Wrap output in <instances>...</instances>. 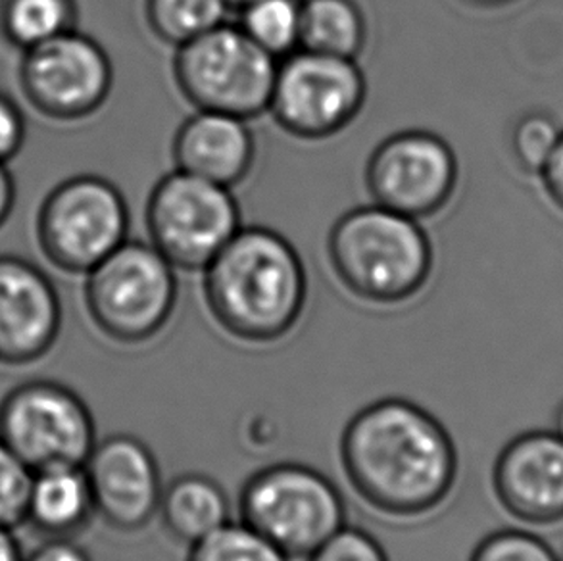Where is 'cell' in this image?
<instances>
[{
    "label": "cell",
    "instance_id": "12",
    "mask_svg": "<svg viewBox=\"0 0 563 561\" xmlns=\"http://www.w3.org/2000/svg\"><path fill=\"white\" fill-rule=\"evenodd\" d=\"M364 177L374 205L421 221L449 206L460 166L456 152L441 135L398 131L375 146Z\"/></svg>",
    "mask_w": 563,
    "mask_h": 561
},
{
    "label": "cell",
    "instance_id": "16",
    "mask_svg": "<svg viewBox=\"0 0 563 561\" xmlns=\"http://www.w3.org/2000/svg\"><path fill=\"white\" fill-rule=\"evenodd\" d=\"M172 156L176 169L233 189L251 175L256 138L249 120L197 110L176 131Z\"/></svg>",
    "mask_w": 563,
    "mask_h": 561
},
{
    "label": "cell",
    "instance_id": "25",
    "mask_svg": "<svg viewBox=\"0 0 563 561\" xmlns=\"http://www.w3.org/2000/svg\"><path fill=\"white\" fill-rule=\"evenodd\" d=\"M470 561H560V556L533 532L500 529L481 540Z\"/></svg>",
    "mask_w": 563,
    "mask_h": 561
},
{
    "label": "cell",
    "instance_id": "26",
    "mask_svg": "<svg viewBox=\"0 0 563 561\" xmlns=\"http://www.w3.org/2000/svg\"><path fill=\"white\" fill-rule=\"evenodd\" d=\"M33 471L0 440V527L25 524V506Z\"/></svg>",
    "mask_w": 563,
    "mask_h": 561
},
{
    "label": "cell",
    "instance_id": "3",
    "mask_svg": "<svg viewBox=\"0 0 563 561\" xmlns=\"http://www.w3.org/2000/svg\"><path fill=\"white\" fill-rule=\"evenodd\" d=\"M328 256L354 298L396 306L418 296L433 272V244L413 218L379 205L358 206L333 223Z\"/></svg>",
    "mask_w": 563,
    "mask_h": 561
},
{
    "label": "cell",
    "instance_id": "18",
    "mask_svg": "<svg viewBox=\"0 0 563 561\" xmlns=\"http://www.w3.org/2000/svg\"><path fill=\"white\" fill-rule=\"evenodd\" d=\"M158 516L169 539L190 547L231 521V504L216 479L184 473L164 486Z\"/></svg>",
    "mask_w": 563,
    "mask_h": 561
},
{
    "label": "cell",
    "instance_id": "22",
    "mask_svg": "<svg viewBox=\"0 0 563 561\" xmlns=\"http://www.w3.org/2000/svg\"><path fill=\"white\" fill-rule=\"evenodd\" d=\"M229 12L228 0H145L148 30L174 48L218 28Z\"/></svg>",
    "mask_w": 563,
    "mask_h": 561
},
{
    "label": "cell",
    "instance_id": "14",
    "mask_svg": "<svg viewBox=\"0 0 563 561\" xmlns=\"http://www.w3.org/2000/svg\"><path fill=\"white\" fill-rule=\"evenodd\" d=\"M62 331L53 279L30 260L0 256V362L30 365L45 358Z\"/></svg>",
    "mask_w": 563,
    "mask_h": 561
},
{
    "label": "cell",
    "instance_id": "30",
    "mask_svg": "<svg viewBox=\"0 0 563 561\" xmlns=\"http://www.w3.org/2000/svg\"><path fill=\"white\" fill-rule=\"evenodd\" d=\"M541 177L550 200L563 210V133L547 166L542 167Z\"/></svg>",
    "mask_w": 563,
    "mask_h": 561
},
{
    "label": "cell",
    "instance_id": "2",
    "mask_svg": "<svg viewBox=\"0 0 563 561\" xmlns=\"http://www.w3.org/2000/svg\"><path fill=\"white\" fill-rule=\"evenodd\" d=\"M202 274L208 310L236 341H282L305 314V262L289 239L274 229H239Z\"/></svg>",
    "mask_w": 563,
    "mask_h": 561
},
{
    "label": "cell",
    "instance_id": "7",
    "mask_svg": "<svg viewBox=\"0 0 563 561\" xmlns=\"http://www.w3.org/2000/svg\"><path fill=\"white\" fill-rule=\"evenodd\" d=\"M130 206L122 190L100 175L58 183L38 208L37 243L56 270L85 275L128 241Z\"/></svg>",
    "mask_w": 563,
    "mask_h": 561
},
{
    "label": "cell",
    "instance_id": "1",
    "mask_svg": "<svg viewBox=\"0 0 563 561\" xmlns=\"http://www.w3.org/2000/svg\"><path fill=\"white\" fill-rule=\"evenodd\" d=\"M339 452L346 481L364 504L402 521L441 508L460 473L449 429L406 398H380L356 411Z\"/></svg>",
    "mask_w": 563,
    "mask_h": 561
},
{
    "label": "cell",
    "instance_id": "15",
    "mask_svg": "<svg viewBox=\"0 0 563 561\" xmlns=\"http://www.w3.org/2000/svg\"><path fill=\"white\" fill-rule=\"evenodd\" d=\"M493 486L503 508L519 521L563 519V439L556 431L521 432L496 458Z\"/></svg>",
    "mask_w": 563,
    "mask_h": 561
},
{
    "label": "cell",
    "instance_id": "11",
    "mask_svg": "<svg viewBox=\"0 0 563 561\" xmlns=\"http://www.w3.org/2000/svg\"><path fill=\"white\" fill-rule=\"evenodd\" d=\"M18 85L38 116L81 122L104 107L114 87V66L99 41L71 30L23 51Z\"/></svg>",
    "mask_w": 563,
    "mask_h": 561
},
{
    "label": "cell",
    "instance_id": "19",
    "mask_svg": "<svg viewBox=\"0 0 563 561\" xmlns=\"http://www.w3.org/2000/svg\"><path fill=\"white\" fill-rule=\"evenodd\" d=\"M366 43V14L356 0H302L300 48L358 61Z\"/></svg>",
    "mask_w": 563,
    "mask_h": 561
},
{
    "label": "cell",
    "instance_id": "31",
    "mask_svg": "<svg viewBox=\"0 0 563 561\" xmlns=\"http://www.w3.org/2000/svg\"><path fill=\"white\" fill-rule=\"evenodd\" d=\"M15 206V183L7 164H0V229L10 220Z\"/></svg>",
    "mask_w": 563,
    "mask_h": 561
},
{
    "label": "cell",
    "instance_id": "33",
    "mask_svg": "<svg viewBox=\"0 0 563 561\" xmlns=\"http://www.w3.org/2000/svg\"><path fill=\"white\" fill-rule=\"evenodd\" d=\"M465 4H470L473 8H503L508 7V4H514L516 0H462Z\"/></svg>",
    "mask_w": 563,
    "mask_h": 561
},
{
    "label": "cell",
    "instance_id": "17",
    "mask_svg": "<svg viewBox=\"0 0 563 561\" xmlns=\"http://www.w3.org/2000/svg\"><path fill=\"white\" fill-rule=\"evenodd\" d=\"M95 517L91 488L84 465H56L33 471L25 524L43 539H76Z\"/></svg>",
    "mask_w": 563,
    "mask_h": 561
},
{
    "label": "cell",
    "instance_id": "35",
    "mask_svg": "<svg viewBox=\"0 0 563 561\" xmlns=\"http://www.w3.org/2000/svg\"><path fill=\"white\" fill-rule=\"evenodd\" d=\"M229 7H231V10L235 12L236 8L243 7V4H246L249 0H228Z\"/></svg>",
    "mask_w": 563,
    "mask_h": 561
},
{
    "label": "cell",
    "instance_id": "28",
    "mask_svg": "<svg viewBox=\"0 0 563 561\" xmlns=\"http://www.w3.org/2000/svg\"><path fill=\"white\" fill-rule=\"evenodd\" d=\"M25 143V118L22 108L0 92V164H8L22 152Z\"/></svg>",
    "mask_w": 563,
    "mask_h": 561
},
{
    "label": "cell",
    "instance_id": "8",
    "mask_svg": "<svg viewBox=\"0 0 563 561\" xmlns=\"http://www.w3.org/2000/svg\"><path fill=\"white\" fill-rule=\"evenodd\" d=\"M145 221L148 243L181 272H205L243 228L233 189L181 169L154 185Z\"/></svg>",
    "mask_w": 563,
    "mask_h": 561
},
{
    "label": "cell",
    "instance_id": "9",
    "mask_svg": "<svg viewBox=\"0 0 563 561\" xmlns=\"http://www.w3.org/2000/svg\"><path fill=\"white\" fill-rule=\"evenodd\" d=\"M366 99L358 61L298 48L277 64L267 112L290 138L323 141L346 130Z\"/></svg>",
    "mask_w": 563,
    "mask_h": 561
},
{
    "label": "cell",
    "instance_id": "27",
    "mask_svg": "<svg viewBox=\"0 0 563 561\" xmlns=\"http://www.w3.org/2000/svg\"><path fill=\"white\" fill-rule=\"evenodd\" d=\"M308 561H390L387 550L372 532L344 525L316 548Z\"/></svg>",
    "mask_w": 563,
    "mask_h": 561
},
{
    "label": "cell",
    "instance_id": "13",
    "mask_svg": "<svg viewBox=\"0 0 563 561\" xmlns=\"http://www.w3.org/2000/svg\"><path fill=\"white\" fill-rule=\"evenodd\" d=\"M95 516L123 535L145 531L158 517L162 471L153 450L125 432L99 440L84 463Z\"/></svg>",
    "mask_w": 563,
    "mask_h": 561
},
{
    "label": "cell",
    "instance_id": "5",
    "mask_svg": "<svg viewBox=\"0 0 563 561\" xmlns=\"http://www.w3.org/2000/svg\"><path fill=\"white\" fill-rule=\"evenodd\" d=\"M239 517L289 558H308L346 525L339 486L306 463L279 462L252 473Z\"/></svg>",
    "mask_w": 563,
    "mask_h": 561
},
{
    "label": "cell",
    "instance_id": "36",
    "mask_svg": "<svg viewBox=\"0 0 563 561\" xmlns=\"http://www.w3.org/2000/svg\"><path fill=\"white\" fill-rule=\"evenodd\" d=\"M560 561H563V554H562V556H560Z\"/></svg>",
    "mask_w": 563,
    "mask_h": 561
},
{
    "label": "cell",
    "instance_id": "21",
    "mask_svg": "<svg viewBox=\"0 0 563 561\" xmlns=\"http://www.w3.org/2000/svg\"><path fill=\"white\" fill-rule=\"evenodd\" d=\"M235 12L236 25L275 61L300 48L302 0H249Z\"/></svg>",
    "mask_w": 563,
    "mask_h": 561
},
{
    "label": "cell",
    "instance_id": "4",
    "mask_svg": "<svg viewBox=\"0 0 563 561\" xmlns=\"http://www.w3.org/2000/svg\"><path fill=\"white\" fill-rule=\"evenodd\" d=\"M176 272L153 244L128 239L85 274V308L92 326L125 346L153 341L176 311Z\"/></svg>",
    "mask_w": 563,
    "mask_h": 561
},
{
    "label": "cell",
    "instance_id": "32",
    "mask_svg": "<svg viewBox=\"0 0 563 561\" xmlns=\"http://www.w3.org/2000/svg\"><path fill=\"white\" fill-rule=\"evenodd\" d=\"M23 550L14 537V529L0 527V561H23Z\"/></svg>",
    "mask_w": 563,
    "mask_h": 561
},
{
    "label": "cell",
    "instance_id": "24",
    "mask_svg": "<svg viewBox=\"0 0 563 561\" xmlns=\"http://www.w3.org/2000/svg\"><path fill=\"white\" fill-rule=\"evenodd\" d=\"M562 125L544 110L521 116L511 131V152L527 174H541L562 138Z\"/></svg>",
    "mask_w": 563,
    "mask_h": 561
},
{
    "label": "cell",
    "instance_id": "34",
    "mask_svg": "<svg viewBox=\"0 0 563 561\" xmlns=\"http://www.w3.org/2000/svg\"><path fill=\"white\" fill-rule=\"evenodd\" d=\"M554 431L563 439V403L560 404V408L556 411V429Z\"/></svg>",
    "mask_w": 563,
    "mask_h": 561
},
{
    "label": "cell",
    "instance_id": "20",
    "mask_svg": "<svg viewBox=\"0 0 563 561\" xmlns=\"http://www.w3.org/2000/svg\"><path fill=\"white\" fill-rule=\"evenodd\" d=\"M77 0H0V38L18 51L77 30Z\"/></svg>",
    "mask_w": 563,
    "mask_h": 561
},
{
    "label": "cell",
    "instance_id": "10",
    "mask_svg": "<svg viewBox=\"0 0 563 561\" xmlns=\"http://www.w3.org/2000/svg\"><path fill=\"white\" fill-rule=\"evenodd\" d=\"M0 440L31 471L84 465L99 442L91 408L53 380L23 381L2 396Z\"/></svg>",
    "mask_w": 563,
    "mask_h": 561
},
{
    "label": "cell",
    "instance_id": "6",
    "mask_svg": "<svg viewBox=\"0 0 563 561\" xmlns=\"http://www.w3.org/2000/svg\"><path fill=\"white\" fill-rule=\"evenodd\" d=\"M277 64L236 23L223 22L177 46L174 81L197 110L252 122L269 108Z\"/></svg>",
    "mask_w": 563,
    "mask_h": 561
},
{
    "label": "cell",
    "instance_id": "23",
    "mask_svg": "<svg viewBox=\"0 0 563 561\" xmlns=\"http://www.w3.org/2000/svg\"><path fill=\"white\" fill-rule=\"evenodd\" d=\"M185 561H290V558L243 521H228L190 544Z\"/></svg>",
    "mask_w": 563,
    "mask_h": 561
},
{
    "label": "cell",
    "instance_id": "29",
    "mask_svg": "<svg viewBox=\"0 0 563 561\" xmlns=\"http://www.w3.org/2000/svg\"><path fill=\"white\" fill-rule=\"evenodd\" d=\"M23 561H92L91 554L74 539L48 537L38 542Z\"/></svg>",
    "mask_w": 563,
    "mask_h": 561
}]
</instances>
